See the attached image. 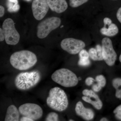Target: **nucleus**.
<instances>
[{
	"mask_svg": "<svg viewBox=\"0 0 121 121\" xmlns=\"http://www.w3.org/2000/svg\"><path fill=\"white\" fill-rule=\"evenodd\" d=\"M34 53L28 50H22L13 53L10 57V63L15 69L25 70L32 67L37 62Z\"/></svg>",
	"mask_w": 121,
	"mask_h": 121,
	"instance_id": "f257e3e1",
	"label": "nucleus"
},
{
	"mask_svg": "<svg viewBox=\"0 0 121 121\" xmlns=\"http://www.w3.org/2000/svg\"><path fill=\"white\" fill-rule=\"evenodd\" d=\"M46 102L50 108L59 112L65 110L69 104L66 94L63 90L58 87L50 90Z\"/></svg>",
	"mask_w": 121,
	"mask_h": 121,
	"instance_id": "f03ea898",
	"label": "nucleus"
},
{
	"mask_svg": "<svg viewBox=\"0 0 121 121\" xmlns=\"http://www.w3.org/2000/svg\"><path fill=\"white\" fill-rule=\"evenodd\" d=\"M41 77L40 73L37 70L20 73L15 78V86L21 90H30L39 83Z\"/></svg>",
	"mask_w": 121,
	"mask_h": 121,
	"instance_id": "7ed1b4c3",
	"label": "nucleus"
},
{
	"mask_svg": "<svg viewBox=\"0 0 121 121\" xmlns=\"http://www.w3.org/2000/svg\"><path fill=\"white\" fill-rule=\"evenodd\" d=\"M53 81L66 87L75 86L78 82V79L73 72L66 68H61L56 71L52 74Z\"/></svg>",
	"mask_w": 121,
	"mask_h": 121,
	"instance_id": "20e7f679",
	"label": "nucleus"
},
{
	"mask_svg": "<svg viewBox=\"0 0 121 121\" xmlns=\"http://www.w3.org/2000/svg\"><path fill=\"white\" fill-rule=\"evenodd\" d=\"M60 18L56 17H49L40 22L37 27V36L39 39H44L52 30L59 27L61 24Z\"/></svg>",
	"mask_w": 121,
	"mask_h": 121,
	"instance_id": "39448f33",
	"label": "nucleus"
},
{
	"mask_svg": "<svg viewBox=\"0 0 121 121\" xmlns=\"http://www.w3.org/2000/svg\"><path fill=\"white\" fill-rule=\"evenodd\" d=\"M2 29L4 32L5 40L9 45H15L19 41L20 35L15 27L13 20L8 18L2 24Z\"/></svg>",
	"mask_w": 121,
	"mask_h": 121,
	"instance_id": "423d86ee",
	"label": "nucleus"
},
{
	"mask_svg": "<svg viewBox=\"0 0 121 121\" xmlns=\"http://www.w3.org/2000/svg\"><path fill=\"white\" fill-rule=\"evenodd\" d=\"M101 46L103 60L108 66L114 65L117 55L114 49L112 40L109 37H104L102 40Z\"/></svg>",
	"mask_w": 121,
	"mask_h": 121,
	"instance_id": "0eeeda50",
	"label": "nucleus"
},
{
	"mask_svg": "<svg viewBox=\"0 0 121 121\" xmlns=\"http://www.w3.org/2000/svg\"><path fill=\"white\" fill-rule=\"evenodd\" d=\"M60 47L62 49L72 55L78 54L86 47L85 43L81 40L68 38L61 41Z\"/></svg>",
	"mask_w": 121,
	"mask_h": 121,
	"instance_id": "6e6552de",
	"label": "nucleus"
},
{
	"mask_svg": "<svg viewBox=\"0 0 121 121\" xmlns=\"http://www.w3.org/2000/svg\"><path fill=\"white\" fill-rule=\"evenodd\" d=\"M19 110L21 114L31 118L33 121L40 119L43 116V110L39 105L27 103L20 106Z\"/></svg>",
	"mask_w": 121,
	"mask_h": 121,
	"instance_id": "1a4fd4ad",
	"label": "nucleus"
},
{
	"mask_svg": "<svg viewBox=\"0 0 121 121\" xmlns=\"http://www.w3.org/2000/svg\"><path fill=\"white\" fill-rule=\"evenodd\" d=\"M49 8L47 0H33L32 4L33 16L37 20L43 19L48 12Z\"/></svg>",
	"mask_w": 121,
	"mask_h": 121,
	"instance_id": "9d476101",
	"label": "nucleus"
},
{
	"mask_svg": "<svg viewBox=\"0 0 121 121\" xmlns=\"http://www.w3.org/2000/svg\"><path fill=\"white\" fill-rule=\"evenodd\" d=\"M82 94L84 95L82 99L84 101L92 105L97 109L100 110L103 106V103L99 97L94 91L85 89L83 91Z\"/></svg>",
	"mask_w": 121,
	"mask_h": 121,
	"instance_id": "9b49d317",
	"label": "nucleus"
},
{
	"mask_svg": "<svg viewBox=\"0 0 121 121\" xmlns=\"http://www.w3.org/2000/svg\"><path fill=\"white\" fill-rule=\"evenodd\" d=\"M104 26L100 29V32L103 35L107 37H113L117 35L119 32L117 26L112 22V20L108 17L103 19Z\"/></svg>",
	"mask_w": 121,
	"mask_h": 121,
	"instance_id": "f8f14e48",
	"label": "nucleus"
},
{
	"mask_svg": "<svg viewBox=\"0 0 121 121\" xmlns=\"http://www.w3.org/2000/svg\"><path fill=\"white\" fill-rule=\"evenodd\" d=\"M75 111L77 115L87 121L92 120L94 117V113L93 110L90 108H85L82 103L80 101L76 103Z\"/></svg>",
	"mask_w": 121,
	"mask_h": 121,
	"instance_id": "ddd939ff",
	"label": "nucleus"
},
{
	"mask_svg": "<svg viewBox=\"0 0 121 121\" xmlns=\"http://www.w3.org/2000/svg\"><path fill=\"white\" fill-rule=\"evenodd\" d=\"M51 10L57 13H62L67 10L68 4L66 0H47Z\"/></svg>",
	"mask_w": 121,
	"mask_h": 121,
	"instance_id": "4468645a",
	"label": "nucleus"
},
{
	"mask_svg": "<svg viewBox=\"0 0 121 121\" xmlns=\"http://www.w3.org/2000/svg\"><path fill=\"white\" fill-rule=\"evenodd\" d=\"M17 107L14 105H11L7 110L5 121H18L19 120L20 114Z\"/></svg>",
	"mask_w": 121,
	"mask_h": 121,
	"instance_id": "2eb2a0df",
	"label": "nucleus"
},
{
	"mask_svg": "<svg viewBox=\"0 0 121 121\" xmlns=\"http://www.w3.org/2000/svg\"><path fill=\"white\" fill-rule=\"evenodd\" d=\"M113 86L116 90L115 96L117 98H121V78L114 79L112 81Z\"/></svg>",
	"mask_w": 121,
	"mask_h": 121,
	"instance_id": "dca6fc26",
	"label": "nucleus"
},
{
	"mask_svg": "<svg viewBox=\"0 0 121 121\" xmlns=\"http://www.w3.org/2000/svg\"><path fill=\"white\" fill-rule=\"evenodd\" d=\"M7 5L8 11L9 12H16L20 9V5L18 3H15L7 1Z\"/></svg>",
	"mask_w": 121,
	"mask_h": 121,
	"instance_id": "f3484780",
	"label": "nucleus"
},
{
	"mask_svg": "<svg viewBox=\"0 0 121 121\" xmlns=\"http://www.w3.org/2000/svg\"><path fill=\"white\" fill-rule=\"evenodd\" d=\"M90 0H69V4L72 8H76L86 4Z\"/></svg>",
	"mask_w": 121,
	"mask_h": 121,
	"instance_id": "a211bd4d",
	"label": "nucleus"
},
{
	"mask_svg": "<svg viewBox=\"0 0 121 121\" xmlns=\"http://www.w3.org/2000/svg\"><path fill=\"white\" fill-rule=\"evenodd\" d=\"M46 121H59V116L58 114L55 112H51L48 114L45 119Z\"/></svg>",
	"mask_w": 121,
	"mask_h": 121,
	"instance_id": "6ab92c4d",
	"label": "nucleus"
},
{
	"mask_svg": "<svg viewBox=\"0 0 121 121\" xmlns=\"http://www.w3.org/2000/svg\"><path fill=\"white\" fill-rule=\"evenodd\" d=\"M95 81H96L98 84L100 85L102 87H104L105 86L106 79L103 75H100L96 76L95 78Z\"/></svg>",
	"mask_w": 121,
	"mask_h": 121,
	"instance_id": "aec40b11",
	"label": "nucleus"
},
{
	"mask_svg": "<svg viewBox=\"0 0 121 121\" xmlns=\"http://www.w3.org/2000/svg\"><path fill=\"white\" fill-rule=\"evenodd\" d=\"M89 56L94 60H97V53L95 48H91L89 51Z\"/></svg>",
	"mask_w": 121,
	"mask_h": 121,
	"instance_id": "412c9836",
	"label": "nucleus"
},
{
	"mask_svg": "<svg viewBox=\"0 0 121 121\" xmlns=\"http://www.w3.org/2000/svg\"><path fill=\"white\" fill-rule=\"evenodd\" d=\"M95 48L97 53V60L100 61L103 60L102 46L99 44H97L96 45Z\"/></svg>",
	"mask_w": 121,
	"mask_h": 121,
	"instance_id": "4be33fe9",
	"label": "nucleus"
},
{
	"mask_svg": "<svg viewBox=\"0 0 121 121\" xmlns=\"http://www.w3.org/2000/svg\"><path fill=\"white\" fill-rule=\"evenodd\" d=\"M90 64V60L89 59H79L78 62V65L81 66H88Z\"/></svg>",
	"mask_w": 121,
	"mask_h": 121,
	"instance_id": "5701e85b",
	"label": "nucleus"
},
{
	"mask_svg": "<svg viewBox=\"0 0 121 121\" xmlns=\"http://www.w3.org/2000/svg\"><path fill=\"white\" fill-rule=\"evenodd\" d=\"M79 59H89V52L86 50L82 49L79 53Z\"/></svg>",
	"mask_w": 121,
	"mask_h": 121,
	"instance_id": "b1692460",
	"label": "nucleus"
},
{
	"mask_svg": "<svg viewBox=\"0 0 121 121\" xmlns=\"http://www.w3.org/2000/svg\"><path fill=\"white\" fill-rule=\"evenodd\" d=\"M113 113L116 118L121 120V105L118 106L115 109Z\"/></svg>",
	"mask_w": 121,
	"mask_h": 121,
	"instance_id": "393cba45",
	"label": "nucleus"
},
{
	"mask_svg": "<svg viewBox=\"0 0 121 121\" xmlns=\"http://www.w3.org/2000/svg\"><path fill=\"white\" fill-rule=\"evenodd\" d=\"M95 80L91 77H88L85 80V83L88 86L92 85L94 82H95Z\"/></svg>",
	"mask_w": 121,
	"mask_h": 121,
	"instance_id": "a878e982",
	"label": "nucleus"
},
{
	"mask_svg": "<svg viewBox=\"0 0 121 121\" xmlns=\"http://www.w3.org/2000/svg\"><path fill=\"white\" fill-rule=\"evenodd\" d=\"M102 87L97 83L94 84L92 86V89L95 92H98L101 90Z\"/></svg>",
	"mask_w": 121,
	"mask_h": 121,
	"instance_id": "bb28decb",
	"label": "nucleus"
},
{
	"mask_svg": "<svg viewBox=\"0 0 121 121\" xmlns=\"http://www.w3.org/2000/svg\"><path fill=\"white\" fill-rule=\"evenodd\" d=\"M117 17L118 20L121 23V7L118 9L117 11Z\"/></svg>",
	"mask_w": 121,
	"mask_h": 121,
	"instance_id": "cd10ccee",
	"label": "nucleus"
},
{
	"mask_svg": "<svg viewBox=\"0 0 121 121\" xmlns=\"http://www.w3.org/2000/svg\"><path fill=\"white\" fill-rule=\"evenodd\" d=\"M5 39L4 32L2 29L0 28V41H2Z\"/></svg>",
	"mask_w": 121,
	"mask_h": 121,
	"instance_id": "c85d7f7f",
	"label": "nucleus"
},
{
	"mask_svg": "<svg viewBox=\"0 0 121 121\" xmlns=\"http://www.w3.org/2000/svg\"><path fill=\"white\" fill-rule=\"evenodd\" d=\"M4 8L2 5L0 6V17H1L4 16Z\"/></svg>",
	"mask_w": 121,
	"mask_h": 121,
	"instance_id": "c756f323",
	"label": "nucleus"
},
{
	"mask_svg": "<svg viewBox=\"0 0 121 121\" xmlns=\"http://www.w3.org/2000/svg\"><path fill=\"white\" fill-rule=\"evenodd\" d=\"M20 121H33V120L31 119V118H29L27 117H22L20 118Z\"/></svg>",
	"mask_w": 121,
	"mask_h": 121,
	"instance_id": "7c9ffc66",
	"label": "nucleus"
},
{
	"mask_svg": "<svg viewBox=\"0 0 121 121\" xmlns=\"http://www.w3.org/2000/svg\"><path fill=\"white\" fill-rule=\"evenodd\" d=\"M101 121H108V119L104 117L102 118L100 120Z\"/></svg>",
	"mask_w": 121,
	"mask_h": 121,
	"instance_id": "2f4dec72",
	"label": "nucleus"
},
{
	"mask_svg": "<svg viewBox=\"0 0 121 121\" xmlns=\"http://www.w3.org/2000/svg\"><path fill=\"white\" fill-rule=\"evenodd\" d=\"M119 60L120 62H121V55H120V56H119Z\"/></svg>",
	"mask_w": 121,
	"mask_h": 121,
	"instance_id": "473e14b6",
	"label": "nucleus"
},
{
	"mask_svg": "<svg viewBox=\"0 0 121 121\" xmlns=\"http://www.w3.org/2000/svg\"><path fill=\"white\" fill-rule=\"evenodd\" d=\"M26 0L27 1H31V0Z\"/></svg>",
	"mask_w": 121,
	"mask_h": 121,
	"instance_id": "72a5a7b5",
	"label": "nucleus"
},
{
	"mask_svg": "<svg viewBox=\"0 0 121 121\" xmlns=\"http://www.w3.org/2000/svg\"><path fill=\"white\" fill-rule=\"evenodd\" d=\"M69 121H74V120H72V119H70V120H69Z\"/></svg>",
	"mask_w": 121,
	"mask_h": 121,
	"instance_id": "f704fd0d",
	"label": "nucleus"
},
{
	"mask_svg": "<svg viewBox=\"0 0 121 121\" xmlns=\"http://www.w3.org/2000/svg\"></svg>",
	"mask_w": 121,
	"mask_h": 121,
	"instance_id": "c9c22d12",
	"label": "nucleus"
}]
</instances>
